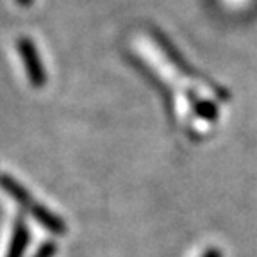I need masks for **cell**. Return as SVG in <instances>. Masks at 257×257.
I'll list each match as a JSON object with an SVG mask.
<instances>
[{
  "mask_svg": "<svg viewBox=\"0 0 257 257\" xmlns=\"http://www.w3.org/2000/svg\"><path fill=\"white\" fill-rule=\"evenodd\" d=\"M0 188L4 189L11 198H15L16 204L20 205V207H24L38 223L47 227V230H50L54 234H64V230H66L64 221L57 214H54L52 211H48L45 205L38 204L36 198L32 197L31 193L18 181L11 179L9 175H0Z\"/></svg>",
  "mask_w": 257,
  "mask_h": 257,
  "instance_id": "obj_1",
  "label": "cell"
},
{
  "mask_svg": "<svg viewBox=\"0 0 257 257\" xmlns=\"http://www.w3.org/2000/svg\"><path fill=\"white\" fill-rule=\"evenodd\" d=\"M20 56H22V61L25 64V70H27V77L31 79V82L36 88H41L45 84V68L41 66V61L38 57V52L34 45L31 43L29 40H22L20 41Z\"/></svg>",
  "mask_w": 257,
  "mask_h": 257,
  "instance_id": "obj_2",
  "label": "cell"
},
{
  "mask_svg": "<svg viewBox=\"0 0 257 257\" xmlns=\"http://www.w3.org/2000/svg\"><path fill=\"white\" fill-rule=\"evenodd\" d=\"M25 245H27V229H25V225L22 221H16L6 257H22L24 255Z\"/></svg>",
  "mask_w": 257,
  "mask_h": 257,
  "instance_id": "obj_3",
  "label": "cell"
},
{
  "mask_svg": "<svg viewBox=\"0 0 257 257\" xmlns=\"http://www.w3.org/2000/svg\"><path fill=\"white\" fill-rule=\"evenodd\" d=\"M54 252H56V246L54 245H43L34 257H52Z\"/></svg>",
  "mask_w": 257,
  "mask_h": 257,
  "instance_id": "obj_4",
  "label": "cell"
},
{
  "mask_svg": "<svg viewBox=\"0 0 257 257\" xmlns=\"http://www.w3.org/2000/svg\"><path fill=\"white\" fill-rule=\"evenodd\" d=\"M205 257H221V253L218 250H211V252L205 253Z\"/></svg>",
  "mask_w": 257,
  "mask_h": 257,
  "instance_id": "obj_5",
  "label": "cell"
}]
</instances>
